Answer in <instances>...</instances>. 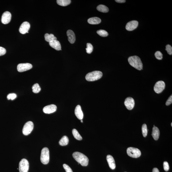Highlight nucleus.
<instances>
[{
    "label": "nucleus",
    "mask_w": 172,
    "mask_h": 172,
    "mask_svg": "<svg viewBox=\"0 0 172 172\" xmlns=\"http://www.w3.org/2000/svg\"><path fill=\"white\" fill-rule=\"evenodd\" d=\"M72 155L74 159L82 166H88V158L84 154L80 152H76L73 153Z\"/></svg>",
    "instance_id": "f257e3e1"
},
{
    "label": "nucleus",
    "mask_w": 172,
    "mask_h": 172,
    "mask_svg": "<svg viewBox=\"0 0 172 172\" xmlns=\"http://www.w3.org/2000/svg\"><path fill=\"white\" fill-rule=\"evenodd\" d=\"M128 62L130 65L138 70L143 69V64L140 57L135 56L130 57L128 58Z\"/></svg>",
    "instance_id": "f03ea898"
},
{
    "label": "nucleus",
    "mask_w": 172,
    "mask_h": 172,
    "mask_svg": "<svg viewBox=\"0 0 172 172\" xmlns=\"http://www.w3.org/2000/svg\"><path fill=\"white\" fill-rule=\"evenodd\" d=\"M102 75L103 74L101 72L95 71L87 74L85 76V79L87 81H93L100 79Z\"/></svg>",
    "instance_id": "7ed1b4c3"
},
{
    "label": "nucleus",
    "mask_w": 172,
    "mask_h": 172,
    "mask_svg": "<svg viewBox=\"0 0 172 172\" xmlns=\"http://www.w3.org/2000/svg\"><path fill=\"white\" fill-rule=\"evenodd\" d=\"M41 161L44 165L48 163L50 161V152L48 148L44 147L41 151Z\"/></svg>",
    "instance_id": "20e7f679"
},
{
    "label": "nucleus",
    "mask_w": 172,
    "mask_h": 172,
    "mask_svg": "<svg viewBox=\"0 0 172 172\" xmlns=\"http://www.w3.org/2000/svg\"><path fill=\"white\" fill-rule=\"evenodd\" d=\"M127 153L129 156L135 158L139 157L141 154V152L138 148L132 147H129L127 149Z\"/></svg>",
    "instance_id": "39448f33"
},
{
    "label": "nucleus",
    "mask_w": 172,
    "mask_h": 172,
    "mask_svg": "<svg viewBox=\"0 0 172 172\" xmlns=\"http://www.w3.org/2000/svg\"><path fill=\"white\" fill-rule=\"evenodd\" d=\"M29 168V163L26 159H23L19 162V170L20 172H28Z\"/></svg>",
    "instance_id": "423d86ee"
},
{
    "label": "nucleus",
    "mask_w": 172,
    "mask_h": 172,
    "mask_svg": "<svg viewBox=\"0 0 172 172\" xmlns=\"http://www.w3.org/2000/svg\"><path fill=\"white\" fill-rule=\"evenodd\" d=\"M34 124L31 121H29L25 124L22 130V133L24 135L27 136L30 134L34 129Z\"/></svg>",
    "instance_id": "0eeeda50"
},
{
    "label": "nucleus",
    "mask_w": 172,
    "mask_h": 172,
    "mask_svg": "<svg viewBox=\"0 0 172 172\" xmlns=\"http://www.w3.org/2000/svg\"><path fill=\"white\" fill-rule=\"evenodd\" d=\"M165 87L166 84L164 82L162 81H158L154 86V91L157 93H160L165 89Z\"/></svg>",
    "instance_id": "6e6552de"
},
{
    "label": "nucleus",
    "mask_w": 172,
    "mask_h": 172,
    "mask_svg": "<svg viewBox=\"0 0 172 172\" xmlns=\"http://www.w3.org/2000/svg\"><path fill=\"white\" fill-rule=\"evenodd\" d=\"M32 65L31 64L22 63L19 64L17 67V70L19 72H23L29 70L32 68Z\"/></svg>",
    "instance_id": "1a4fd4ad"
},
{
    "label": "nucleus",
    "mask_w": 172,
    "mask_h": 172,
    "mask_svg": "<svg viewBox=\"0 0 172 172\" xmlns=\"http://www.w3.org/2000/svg\"><path fill=\"white\" fill-rule=\"evenodd\" d=\"M12 15L10 12L6 11L3 14L1 17V22L4 24H6L10 22Z\"/></svg>",
    "instance_id": "9d476101"
},
{
    "label": "nucleus",
    "mask_w": 172,
    "mask_h": 172,
    "mask_svg": "<svg viewBox=\"0 0 172 172\" xmlns=\"http://www.w3.org/2000/svg\"><path fill=\"white\" fill-rule=\"evenodd\" d=\"M30 24L28 22L25 21L23 22L20 25L19 28V32L20 33L25 34L28 33V31L30 28Z\"/></svg>",
    "instance_id": "9b49d317"
},
{
    "label": "nucleus",
    "mask_w": 172,
    "mask_h": 172,
    "mask_svg": "<svg viewBox=\"0 0 172 172\" xmlns=\"http://www.w3.org/2000/svg\"><path fill=\"white\" fill-rule=\"evenodd\" d=\"M135 101L133 98L129 97L126 99L124 104L128 110H131L135 106Z\"/></svg>",
    "instance_id": "f8f14e48"
},
{
    "label": "nucleus",
    "mask_w": 172,
    "mask_h": 172,
    "mask_svg": "<svg viewBox=\"0 0 172 172\" xmlns=\"http://www.w3.org/2000/svg\"><path fill=\"white\" fill-rule=\"evenodd\" d=\"M138 25V22L136 20H132L127 24L126 28L129 31H131L136 29Z\"/></svg>",
    "instance_id": "ddd939ff"
},
{
    "label": "nucleus",
    "mask_w": 172,
    "mask_h": 172,
    "mask_svg": "<svg viewBox=\"0 0 172 172\" xmlns=\"http://www.w3.org/2000/svg\"><path fill=\"white\" fill-rule=\"evenodd\" d=\"M57 109V106L55 105L51 104L45 106L43 108L44 113L46 114H50L54 112Z\"/></svg>",
    "instance_id": "4468645a"
},
{
    "label": "nucleus",
    "mask_w": 172,
    "mask_h": 172,
    "mask_svg": "<svg viewBox=\"0 0 172 172\" xmlns=\"http://www.w3.org/2000/svg\"><path fill=\"white\" fill-rule=\"evenodd\" d=\"M75 114L79 119L82 120L83 119L84 114L82 111L81 106L80 105H77L76 106L75 110Z\"/></svg>",
    "instance_id": "2eb2a0df"
},
{
    "label": "nucleus",
    "mask_w": 172,
    "mask_h": 172,
    "mask_svg": "<svg viewBox=\"0 0 172 172\" xmlns=\"http://www.w3.org/2000/svg\"><path fill=\"white\" fill-rule=\"evenodd\" d=\"M106 159L110 168L112 170H114L116 168V165L114 158L113 156L111 155H108L106 157Z\"/></svg>",
    "instance_id": "dca6fc26"
},
{
    "label": "nucleus",
    "mask_w": 172,
    "mask_h": 172,
    "mask_svg": "<svg viewBox=\"0 0 172 172\" xmlns=\"http://www.w3.org/2000/svg\"><path fill=\"white\" fill-rule=\"evenodd\" d=\"M67 35L69 43L72 44L74 43L76 40V37L74 32L72 30H69L67 31Z\"/></svg>",
    "instance_id": "f3484780"
},
{
    "label": "nucleus",
    "mask_w": 172,
    "mask_h": 172,
    "mask_svg": "<svg viewBox=\"0 0 172 172\" xmlns=\"http://www.w3.org/2000/svg\"><path fill=\"white\" fill-rule=\"evenodd\" d=\"M49 45L52 48L57 50H61V46L60 43L59 41L54 40L49 43Z\"/></svg>",
    "instance_id": "a211bd4d"
},
{
    "label": "nucleus",
    "mask_w": 172,
    "mask_h": 172,
    "mask_svg": "<svg viewBox=\"0 0 172 172\" xmlns=\"http://www.w3.org/2000/svg\"><path fill=\"white\" fill-rule=\"evenodd\" d=\"M152 136L154 140H157L159 138L160 131L158 128L156 127H154L152 129Z\"/></svg>",
    "instance_id": "6ab92c4d"
},
{
    "label": "nucleus",
    "mask_w": 172,
    "mask_h": 172,
    "mask_svg": "<svg viewBox=\"0 0 172 172\" xmlns=\"http://www.w3.org/2000/svg\"><path fill=\"white\" fill-rule=\"evenodd\" d=\"M89 24L92 25H96L100 24L101 22V19L97 17L91 18L88 19Z\"/></svg>",
    "instance_id": "aec40b11"
},
{
    "label": "nucleus",
    "mask_w": 172,
    "mask_h": 172,
    "mask_svg": "<svg viewBox=\"0 0 172 172\" xmlns=\"http://www.w3.org/2000/svg\"><path fill=\"white\" fill-rule=\"evenodd\" d=\"M44 37L46 41L49 43L54 40H57V38L52 34H46L45 35Z\"/></svg>",
    "instance_id": "412c9836"
},
{
    "label": "nucleus",
    "mask_w": 172,
    "mask_h": 172,
    "mask_svg": "<svg viewBox=\"0 0 172 172\" xmlns=\"http://www.w3.org/2000/svg\"><path fill=\"white\" fill-rule=\"evenodd\" d=\"M57 3L61 6H67L71 3V1L70 0H57Z\"/></svg>",
    "instance_id": "4be33fe9"
},
{
    "label": "nucleus",
    "mask_w": 172,
    "mask_h": 172,
    "mask_svg": "<svg viewBox=\"0 0 172 172\" xmlns=\"http://www.w3.org/2000/svg\"><path fill=\"white\" fill-rule=\"evenodd\" d=\"M97 9L99 11L102 13H107L108 12L109 9L107 6L103 5H100L97 7Z\"/></svg>",
    "instance_id": "5701e85b"
},
{
    "label": "nucleus",
    "mask_w": 172,
    "mask_h": 172,
    "mask_svg": "<svg viewBox=\"0 0 172 172\" xmlns=\"http://www.w3.org/2000/svg\"><path fill=\"white\" fill-rule=\"evenodd\" d=\"M69 140L67 136H64L59 142V144L62 146L67 145L69 143Z\"/></svg>",
    "instance_id": "b1692460"
},
{
    "label": "nucleus",
    "mask_w": 172,
    "mask_h": 172,
    "mask_svg": "<svg viewBox=\"0 0 172 172\" xmlns=\"http://www.w3.org/2000/svg\"><path fill=\"white\" fill-rule=\"evenodd\" d=\"M72 134L75 138L77 140H81L82 139V138L80 134L79 133L78 131L75 129H74L72 131Z\"/></svg>",
    "instance_id": "393cba45"
},
{
    "label": "nucleus",
    "mask_w": 172,
    "mask_h": 172,
    "mask_svg": "<svg viewBox=\"0 0 172 172\" xmlns=\"http://www.w3.org/2000/svg\"><path fill=\"white\" fill-rule=\"evenodd\" d=\"M32 89L33 92L35 93H38L41 90L40 86L37 83L34 84L33 86Z\"/></svg>",
    "instance_id": "a878e982"
},
{
    "label": "nucleus",
    "mask_w": 172,
    "mask_h": 172,
    "mask_svg": "<svg viewBox=\"0 0 172 172\" xmlns=\"http://www.w3.org/2000/svg\"><path fill=\"white\" fill-rule=\"evenodd\" d=\"M97 33L98 35L103 37H106L108 35V34L107 31L104 30H99L97 31Z\"/></svg>",
    "instance_id": "bb28decb"
},
{
    "label": "nucleus",
    "mask_w": 172,
    "mask_h": 172,
    "mask_svg": "<svg viewBox=\"0 0 172 172\" xmlns=\"http://www.w3.org/2000/svg\"><path fill=\"white\" fill-rule=\"evenodd\" d=\"M148 130L147 129V125L145 124H143L142 127V131L143 136L145 137L148 134Z\"/></svg>",
    "instance_id": "cd10ccee"
},
{
    "label": "nucleus",
    "mask_w": 172,
    "mask_h": 172,
    "mask_svg": "<svg viewBox=\"0 0 172 172\" xmlns=\"http://www.w3.org/2000/svg\"><path fill=\"white\" fill-rule=\"evenodd\" d=\"M93 48L90 43L87 44V48L86 49V51L88 54H90L92 53L93 50Z\"/></svg>",
    "instance_id": "c85d7f7f"
},
{
    "label": "nucleus",
    "mask_w": 172,
    "mask_h": 172,
    "mask_svg": "<svg viewBox=\"0 0 172 172\" xmlns=\"http://www.w3.org/2000/svg\"><path fill=\"white\" fill-rule=\"evenodd\" d=\"M155 55L157 59L159 60H161L162 59L163 55L160 51H157L155 53Z\"/></svg>",
    "instance_id": "c756f323"
},
{
    "label": "nucleus",
    "mask_w": 172,
    "mask_h": 172,
    "mask_svg": "<svg viewBox=\"0 0 172 172\" xmlns=\"http://www.w3.org/2000/svg\"><path fill=\"white\" fill-rule=\"evenodd\" d=\"M17 97V95L16 94L14 93H10L9 94L7 97L8 100H13Z\"/></svg>",
    "instance_id": "7c9ffc66"
},
{
    "label": "nucleus",
    "mask_w": 172,
    "mask_h": 172,
    "mask_svg": "<svg viewBox=\"0 0 172 172\" xmlns=\"http://www.w3.org/2000/svg\"><path fill=\"white\" fill-rule=\"evenodd\" d=\"M166 50L169 54L171 55L172 54V47L170 45L168 44L166 46Z\"/></svg>",
    "instance_id": "2f4dec72"
},
{
    "label": "nucleus",
    "mask_w": 172,
    "mask_h": 172,
    "mask_svg": "<svg viewBox=\"0 0 172 172\" xmlns=\"http://www.w3.org/2000/svg\"><path fill=\"white\" fill-rule=\"evenodd\" d=\"M63 166L66 172H73L72 169L68 165L64 164Z\"/></svg>",
    "instance_id": "473e14b6"
},
{
    "label": "nucleus",
    "mask_w": 172,
    "mask_h": 172,
    "mask_svg": "<svg viewBox=\"0 0 172 172\" xmlns=\"http://www.w3.org/2000/svg\"><path fill=\"white\" fill-rule=\"evenodd\" d=\"M163 166L165 171H168L169 169V163L165 161L163 162Z\"/></svg>",
    "instance_id": "72a5a7b5"
},
{
    "label": "nucleus",
    "mask_w": 172,
    "mask_h": 172,
    "mask_svg": "<svg viewBox=\"0 0 172 172\" xmlns=\"http://www.w3.org/2000/svg\"><path fill=\"white\" fill-rule=\"evenodd\" d=\"M6 53V50L3 47H0V56L4 55Z\"/></svg>",
    "instance_id": "f704fd0d"
},
{
    "label": "nucleus",
    "mask_w": 172,
    "mask_h": 172,
    "mask_svg": "<svg viewBox=\"0 0 172 172\" xmlns=\"http://www.w3.org/2000/svg\"><path fill=\"white\" fill-rule=\"evenodd\" d=\"M172 103V96L171 95L169 97L168 99L166 101V106H169L170 104H171Z\"/></svg>",
    "instance_id": "c9c22d12"
},
{
    "label": "nucleus",
    "mask_w": 172,
    "mask_h": 172,
    "mask_svg": "<svg viewBox=\"0 0 172 172\" xmlns=\"http://www.w3.org/2000/svg\"><path fill=\"white\" fill-rule=\"evenodd\" d=\"M115 1L119 3H124L126 2V1L125 0H116Z\"/></svg>",
    "instance_id": "e433bc0d"
},
{
    "label": "nucleus",
    "mask_w": 172,
    "mask_h": 172,
    "mask_svg": "<svg viewBox=\"0 0 172 172\" xmlns=\"http://www.w3.org/2000/svg\"><path fill=\"white\" fill-rule=\"evenodd\" d=\"M152 172H159V171L158 168H155L153 169Z\"/></svg>",
    "instance_id": "4c0bfd02"
},
{
    "label": "nucleus",
    "mask_w": 172,
    "mask_h": 172,
    "mask_svg": "<svg viewBox=\"0 0 172 172\" xmlns=\"http://www.w3.org/2000/svg\"><path fill=\"white\" fill-rule=\"evenodd\" d=\"M81 122L82 123H83V121L82 120H81Z\"/></svg>",
    "instance_id": "58836bf2"
},
{
    "label": "nucleus",
    "mask_w": 172,
    "mask_h": 172,
    "mask_svg": "<svg viewBox=\"0 0 172 172\" xmlns=\"http://www.w3.org/2000/svg\"><path fill=\"white\" fill-rule=\"evenodd\" d=\"M171 126H172V123H171Z\"/></svg>",
    "instance_id": "ea45409f"
}]
</instances>
